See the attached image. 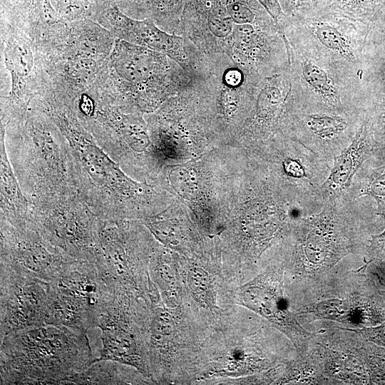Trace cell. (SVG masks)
<instances>
[{"label":"cell","instance_id":"1","mask_svg":"<svg viewBox=\"0 0 385 385\" xmlns=\"http://www.w3.org/2000/svg\"><path fill=\"white\" fill-rule=\"evenodd\" d=\"M352 201L349 194L327 200L319 211L295 217L282 238L279 258L293 310L318 299L332 270L361 247V226Z\"/></svg>","mask_w":385,"mask_h":385},{"label":"cell","instance_id":"2","mask_svg":"<svg viewBox=\"0 0 385 385\" xmlns=\"http://www.w3.org/2000/svg\"><path fill=\"white\" fill-rule=\"evenodd\" d=\"M180 35L204 56L256 72L276 66L286 50L280 27L257 0H185Z\"/></svg>","mask_w":385,"mask_h":385},{"label":"cell","instance_id":"3","mask_svg":"<svg viewBox=\"0 0 385 385\" xmlns=\"http://www.w3.org/2000/svg\"><path fill=\"white\" fill-rule=\"evenodd\" d=\"M38 107L66 138L79 196L100 220L143 221L153 215L160 194L153 185L128 175L97 143L70 106L51 97Z\"/></svg>","mask_w":385,"mask_h":385},{"label":"cell","instance_id":"4","mask_svg":"<svg viewBox=\"0 0 385 385\" xmlns=\"http://www.w3.org/2000/svg\"><path fill=\"white\" fill-rule=\"evenodd\" d=\"M0 136L31 206L79 195L69 143L43 111L31 104L23 118L1 125Z\"/></svg>","mask_w":385,"mask_h":385},{"label":"cell","instance_id":"5","mask_svg":"<svg viewBox=\"0 0 385 385\" xmlns=\"http://www.w3.org/2000/svg\"><path fill=\"white\" fill-rule=\"evenodd\" d=\"M95 357L86 332L43 324L0 339L1 384H68Z\"/></svg>","mask_w":385,"mask_h":385},{"label":"cell","instance_id":"6","mask_svg":"<svg viewBox=\"0 0 385 385\" xmlns=\"http://www.w3.org/2000/svg\"><path fill=\"white\" fill-rule=\"evenodd\" d=\"M190 81L191 76L167 55L115 38L91 86L115 104L148 114Z\"/></svg>","mask_w":385,"mask_h":385},{"label":"cell","instance_id":"7","mask_svg":"<svg viewBox=\"0 0 385 385\" xmlns=\"http://www.w3.org/2000/svg\"><path fill=\"white\" fill-rule=\"evenodd\" d=\"M285 41L294 101L337 112L366 110L365 88L359 70L342 63L315 58Z\"/></svg>","mask_w":385,"mask_h":385},{"label":"cell","instance_id":"8","mask_svg":"<svg viewBox=\"0 0 385 385\" xmlns=\"http://www.w3.org/2000/svg\"><path fill=\"white\" fill-rule=\"evenodd\" d=\"M278 24L284 38L305 54L361 70L371 25L325 9L301 16L284 15Z\"/></svg>","mask_w":385,"mask_h":385},{"label":"cell","instance_id":"9","mask_svg":"<svg viewBox=\"0 0 385 385\" xmlns=\"http://www.w3.org/2000/svg\"><path fill=\"white\" fill-rule=\"evenodd\" d=\"M151 240L133 220L99 219L96 265L115 294H149Z\"/></svg>","mask_w":385,"mask_h":385},{"label":"cell","instance_id":"10","mask_svg":"<svg viewBox=\"0 0 385 385\" xmlns=\"http://www.w3.org/2000/svg\"><path fill=\"white\" fill-rule=\"evenodd\" d=\"M82 124L127 174L128 169L148 172L158 160L145 114L138 111L96 98Z\"/></svg>","mask_w":385,"mask_h":385},{"label":"cell","instance_id":"11","mask_svg":"<svg viewBox=\"0 0 385 385\" xmlns=\"http://www.w3.org/2000/svg\"><path fill=\"white\" fill-rule=\"evenodd\" d=\"M46 83L44 57L33 41L1 21V125L23 118Z\"/></svg>","mask_w":385,"mask_h":385},{"label":"cell","instance_id":"12","mask_svg":"<svg viewBox=\"0 0 385 385\" xmlns=\"http://www.w3.org/2000/svg\"><path fill=\"white\" fill-rule=\"evenodd\" d=\"M150 314L138 298L117 294L106 306L97 323L102 348L94 361H113L150 376Z\"/></svg>","mask_w":385,"mask_h":385},{"label":"cell","instance_id":"13","mask_svg":"<svg viewBox=\"0 0 385 385\" xmlns=\"http://www.w3.org/2000/svg\"><path fill=\"white\" fill-rule=\"evenodd\" d=\"M29 220L44 237L72 258L96 262L99 218L79 195L31 206Z\"/></svg>","mask_w":385,"mask_h":385},{"label":"cell","instance_id":"14","mask_svg":"<svg viewBox=\"0 0 385 385\" xmlns=\"http://www.w3.org/2000/svg\"><path fill=\"white\" fill-rule=\"evenodd\" d=\"M366 110L337 112L299 103L292 98L282 132L332 164L360 127Z\"/></svg>","mask_w":385,"mask_h":385},{"label":"cell","instance_id":"15","mask_svg":"<svg viewBox=\"0 0 385 385\" xmlns=\"http://www.w3.org/2000/svg\"><path fill=\"white\" fill-rule=\"evenodd\" d=\"M285 267L279 258L252 279L240 287L242 305L266 319L292 343L297 354L304 356L309 351L316 332L304 327L292 308L285 289Z\"/></svg>","mask_w":385,"mask_h":385},{"label":"cell","instance_id":"16","mask_svg":"<svg viewBox=\"0 0 385 385\" xmlns=\"http://www.w3.org/2000/svg\"><path fill=\"white\" fill-rule=\"evenodd\" d=\"M0 269L47 282H53L74 260L50 242L30 221L13 225L0 218Z\"/></svg>","mask_w":385,"mask_h":385},{"label":"cell","instance_id":"17","mask_svg":"<svg viewBox=\"0 0 385 385\" xmlns=\"http://www.w3.org/2000/svg\"><path fill=\"white\" fill-rule=\"evenodd\" d=\"M299 320H327L351 329L376 326L385 321V294L364 285L352 284L294 310ZM300 322V321H299Z\"/></svg>","mask_w":385,"mask_h":385},{"label":"cell","instance_id":"18","mask_svg":"<svg viewBox=\"0 0 385 385\" xmlns=\"http://www.w3.org/2000/svg\"><path fill=\"white\" fill-rule=\"evenodd\" d=\"M93 4L91 19L109 31L115 38L163 53L190 76L188 44L183 36L163 31L150 19L140 20L128 16L115 0H94Z\"/></svg>","mask_w":385,"mask_h":385},{"label":"cell","instance_id":"19","mask_svg":"<svg viewBox=\"0 0 385 385\" xmlns=\"http://www.w3.org/2000/svg\"><path fill=\"white\" fill-rule=\"evenodd\" d=\"M0 339L20 329L46 324L49 282L0 269Z\"/></svg>","mask_w":385,"mask_h":385},{"label":"cell","instance_id":"20","mask_svg":"<svg viewBox=\"0 0 385 385\" xmlns=\"http://www.w3.org/2000/svg\"><path fill=\"white\" fill-rule=\"evenodd\" d=\"M292 98L289 70L263 77L253 106L237 132L243 140L262 145L282 132Z\"/></svg>","mask_w":385,"mask_h":385},{"label":"cell","instance_id":"21","mask_svg":"<svg viewBox=\"0 0 385 385\" xmlns=\"http://www.w3.org/2000/svg\"><path fill=\"white\" fill-rule=\"evenodd\" d=\"M49 283L54 291L85 305L97 316L98 319L103 309L115 297L114 292L94 262L74 259Z\"/></svg>","mask_w":385,"mask_h":385},{"label":"cell","instance_id":"22","mask_svg":"<svg viewBox=\"0 0 385 385\" xmlns=\"http://www.w3.org/2000/svg\"><path fill=\"white\" fill-rule=\"evenodd\" d=\"M376 152L367 113L350 143L334 157L329 174L319 188L323 202L349 193L354 177L363 163Z\"/></svg>","mask_w":385,"mask_h":385},{"label":"cell","instance_id":"23","mask_svg":"<svg viewBox=\"0 0 385 385\" xmlns=\"http://www.w3.org/2000/svg\"><path fill=\"white\" fill-rule=\"evenodd\" d=\"M119 9L135 19L153 20L163 31L180 35L185 0H115ZM181 36V35H180Z\"/></svg>","mask_w":385,"mask_h":385},{"label":"cell","instance_id":"24","mask_svg":"<svg viewBox=\"0 0 385 385\" xmlns=\"http://www.w3.org/2000/svg\"><path fill=\"white\" fill-rule=\"evenodd\" d=\"M1 210L0 218L13 225L29 221L31 204L22 191L0 136Z\"/></svg>","mask_w":385,"mask_h":385},{"label":"cell","instance_id":"25","mask_svg":"<svg viewBox=\"0 0 385 385\" xmlns=\"http://www.w3.org/2000/svg\"><path fill=\"white\" fill-rule=\"evenodd\" d=\"M113 361L93 362L87 369L75 375L68 384H122L133 382L127 367Z\"/></svg>","mask_w":385,"mask_h":385},{"label":"cell","instance_id":"26","mask_svg":"<svg viewBox=\"0 0 385 385\" xmlns=\"http://www.w3.org/2000/svg\"><path fill=\"white\" fill-rule=\"evenodd\" d=\"M385 8V0H327L329 11L371 25Z\"/></svg>","mask_w":385,"mask_h":385},{"label":"cell","instance_id":"27","mask_svg":"<svg viewBox=\"0 0 385 385\" xmlns=\"http://www.w3.org/2000/svg\"><path fill=\"white\" fill-rule=\"evenodd\" d=\"M354 198L363 196L372 197L376 205L378 215H385V163L367 169L360 178L354 193Z\"/></svg>","mask_w":385,"mask_h":385},{"label":"cell","instance_id":"28","mask_svg":"<svg viewBox=\"0 0 385 385\" xmlns=\"http://www.w3.org/2000/svg\"><path fill=\"white\" fill-rule=\"evenodd\" d=\"M187 282L193 297L203 307L212 309L216 307L213 282L209 274L199 267H192L187 276Z\"/></svg>","mask_w":385,"mask_h":385},{"label":"cell","instance_id":"29","mask_svg":"<svg viewBox=\"0 0 385 385\" xmlns=\"http://www.w3.org/2000/svg\"><path fill=\"white\" fill-rule=\"evenodd\" d=\"M363 260L364 264L353 272L385 294V249L373 257Z\"/></svg>","mask_w":385,"mask_h":385},{"label":"cell","instance_id":"30","mask_svg":"<svg viewBox=\"0 0 385 385\" xmlns=\"http://www.w3.org/2000/svg\"><path fill=\"white\" fill-rule=\"evenodd\" d=\"M366 113L371 122L376 152L385 151V93L370 100Z\"/></svg>","mask_w":385,"mask_h":385},{"label":"cell","instance_id":"31","mask_svg":"<svg viewBox=\"0 0 385 385\" xmlns=\"http://www.w3.org/2000/svg\"><path fill=\"white\" fill-rule=\"evenodd\" d=\"M59 16L66 22L91 19L93 2L91 0H49Z\"/></svg>","mask_w":385,"mask_h":385},{"label":"cell","instance_id":"32","mask_svg":"<svg viewBox=\"0 0 385 385\" xmlns=\"http://www.w3.org/2000/svg\"><path fill=\"white\" fill-rule=\"evenodd\" d=\"M287 16H301L325 8L327 0H279Z\"/></svg>","mask_w":385,"mask_h":385},{"label":"cell","instance_id":"33","mask_svg":"<svg viewBox=\"0 0 385 385\" xmlns=\"http://www.w3.org/2000/svg\"><path fill=\"white\" fill-rule=\"evenodd\" d=\"M353 329L365 339L385 348V321L376 326Z\"/></svg>","mask_w":385,"mask_h":385},{"label":"cell","instance_id":"34","mask_svg":"<svg viewBox=\"0 0 385 385\" xmlns=\"http://www.w3.org/2000/svg\"><path fill=\"white\" fill-rule=\"evenodd\" d=\"M385 222V215H379ZM385 249V228L378 235H371L368 245L365 250L364 257L371 258L378 255Z\"/></svg>","mask_w":385,"mask_h":385},{"label":"cell","instance_id":"35","mask_svg":"<svg viewBox=\"0 0 385 385\" xmlns=\"http://www.w3.org/2000/svg\"><path fill=\"white\" fill-rule=\"evenodd\" d=\"M277 22L285 15L280 6L279 0H257Z\"/></svg>","mask_w":385,"mask_h":385},{"label":"cell","instance_id":"36","mask_svg":"<svg viewBox=\"0 0 385 385\" xmlns=\"http://www.w3.org/2000/svg\"><path fill=\"white\" fill-rule=\"evenodd\" d=\"M92 2L93 1V0H91Z\"/></svg>","mask_w":385,"mask_h":385}]
</instances>
